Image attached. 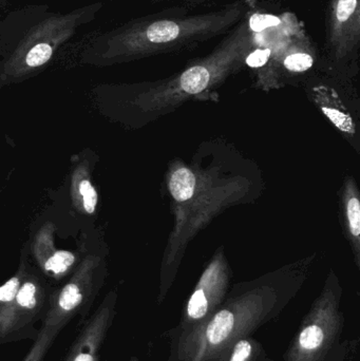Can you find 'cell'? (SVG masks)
Instances as JSON below:
<instances>
[{"mask_svg":"<svg viewBox=\"0 0 360 361\" xmlns=\"http://www.w3.org/2000/svg\"><path fill=\"white\" fill-rule=\"evenodd\" d=\"M342 288L330 279L313 302L290 343L283 361H345L359 347V341H342L344 312Z\"/></svg>","mask_w":360,"mask_h":361,"instance_id":"cell-3","label":"cell"},{"mask_svg":"<svg viewBox=\"0 0 360 361\" xmlns=\"http://www.w3.org/2000/svg\"><path fill=\"white\" fill-rule=\"evenodd\" d=\"M80 193L84 200V207L88 214L95 212L97 204V193L90 180H84L80 184Z\"/></svg>","mask_w":360,"mask_h":361,"instance_id":"cell-16","label":"cell"},{"mask_svg":"<svg viewBox=\"0 0 360 361\" xmlns=\"http://www.w3.org/2000/svg\"><path fill=\"white\" fill-rule=\"evenodd\" d=\"M156 2H180L182 6L190 8V6H200V4H206L209 0H154Z\"/></svg>","mask_w":360,"mask_h":361,"instance_id":"cell-17","label":"cell"},{"mask_svg":"<svg viewBox=\"0 0 360 361\" xmlns=\"http://www.w3.org/2000/svg\"><path fill=\"white\" fill-rule=\"evenodd\" d=\"M287 299L272 286H256L223 301L200 326L180 334L181 361H222L235 341L276 319Z\"/></svg>","mask_w":360,"mask_h":361,"instance_id":"cell-2","label":"cell"},{"mask_svg":"<svg viewBox=\"0 0 360 361\" xmlns=\"http://www.w3.org/2000/svg\"><path fill=\"white\" fill-rule=\"evenodd\" d=\"M75 257L67 250H58L53 254L44 263V269L54 276H61L67 273L73 265Z\"/></svg>","mask_w":360,"mask_h":361,"instance_id":"cell-13","label":"cell"},{"mask_svg":"<svg viewBox=\"0 0 360 361\" xmlns=\"http://www.w3.org/2000/svg\"><path fill=\"white\" fill-rule=\"evenodd\" d=\"M196 177L187 167H179L169 177L168 187L173 199L185 202L192 199L196 190Z\"/></svg>","mask_w":360,"mask_h":361,"instance_id":"cell-9","label":"cell"},{"mask_svg":"<svg viewBox=\"0 0 360 361\" xmlns=\"http://www.w3.org/2000/svg\"><path fill=\"white\" fill-rule=\"evenodd\" d=\"M222 361H274L259 341L252 336L235 341Z\"/></svg>","mask_w":360,"mask_h":361,"instance_id":"cell-8","label":"cell"},{"mask_svg":"<svg viewBox=\"0 0 360 361\" xmlns=\"http://www.w3.org/2000/svg\"><path fill=\"white\" fill-rule=\"evenodd\" d=\"M230 283L228 265L221 257L209 263L183 310L180 330H192L209 319L225 300Z\"/></svg>","mask_w":360,"mask_h":361,"instance_id":"cell-5","label":"cell"},{"mask_svg":"<svg viewBox=\"0 0 360 361\" xmlns=\"http://www.w3.org/2000/svg\"><path fill=\"white\" fill-rule=\"evenodd\" d=\"M360 49V0H330L325 11V51L340 70L356 68Z\"/></svg>","mask_w":360,"mask_h":361,"instance_id":"cell-4","label":"cell"},{"mask_svg":"<svg viewBox=\"0 0 360 361\" xmlns=\"http://www.w3.org/2000/svg\"><path fill=\"white\" fill-rule=\"evenodd\" d=\"M354 185L347 189L345 205H346V216L348 221L349 231L354 239L355 244L359 246L360 233V203L359 195L354 190Z\"/></svg>","mask_w":360,"mask_h":361,"instance_id":"cell-10","label":"cell"},{"mask_svg":"<svg viewBox=\"0 0 360 361\" xmlns=\"http://www.w3.org/2000/svg\"><path fill=\"white\" fill-rule=\"evenodd\" d=\"M21 282L19 277L11 278L4 286H0V315L2 312L8 307L11 302L14 300Z\"/></svg>","mask_w":360,"mask_h":361,"instance_id":"cell-15","label":"cell"},{"mask_svg":"<svg viewBox=\"0 0 360 361\" xmlns=\"http://www.w3.org/2000/svg\"><path fill=\"white\" fill-rule=\"evenodd\" d=\"M53 47L48 42H39L32 47L25 56V63L27 67L37 68L48 63L52 57Z\"/></svg>","mask_w":360,"mask_h":361,"instance_id":"cell-14","label":"cell"},{"mask_svg":"<svg viewBox=\"0 0 360 361\" xmlns=\"http://www.w3.org/2000/svg\"><path fill=\"white\" fill-rule=\"evenodd\" d=\"M321 107L338 129L349 135H354L355 125L348 112L342 111L337 106H334V104L328 101L321 102Z\"/></svg>","mask_w":360,"mask_h":361,"instance_id":"cell-12","label":"cell"},{"mask_svg":"<svg viewBox=\"0 0 360 361\" xmlns=\"http://www.w3.org/2000/svg\"><path fill=\"white\" fill-rule=\"evenodd\" d=\"M42 296L34 282L21 284L14 300L0 315V338L8 336L27 326L39 311Z\"/></svg>","mask_w":360,"mask_h":361,"instance_id":"cell-7","label":"cell"},{"mask_svg":"<svg viewBox=\"0 0 360 361\" xmlns=\"http://www.w3.org/2000/svg\"><path fill=\"white\" fill-rule=\"evenodd\" d=\"M253 11L251 0H236L201 14L173 6L124 25L108 40V46L114 56L125 59L179 52L225 35Z\"/></svg>","mask_w":360,"mask_h":361,"instance_id":"cell-1","label":"cell"},{"mask_svg":"<svg viewBox=\"0 0 360 361\" xmlns=\"http://www.w3.org/2000/svg\"><path fill=\"white\" fill-rule=\"evenodd\" d=\"M113 319V305H101L82 329L65 361H99V351Z\"/></svg>","mask_w":360,"mask_h":361,"instance_id":"cell-6","label":"cell"},{"mask_svg":"<svg viewBox=\"0 0 360 361\" xmlns=\"http://www.w3.org/2000/svg\"><path fill=\"white\" fill-rule=\"evenodd\" d=\"M61 330L58 329L44 328L42 326L39 334L37 335L35 343L27 353V357L23 361H42L49 348L52 345L53 341L56 338Z\"/></svg>","mask_w":360,"mask_h":361,"instance_id":"cell-11","label":"cell"}]
</instances>
